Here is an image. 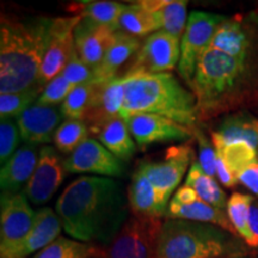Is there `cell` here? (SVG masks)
<instances>
[{
  "label": "cell",
  "instance_id": "cell-1",
  "mask_svg": "<svg viewBox=\"0 0 258 258\" xmlns=\"http://www.w3.org/2000/svg\"><path fill=\"white\" fill-rule=\"evenodd\" d=\"M189 89L201 122L258 105V11L226 17Z\"/></svg>",
  "mask_w": 258,
  "mask_h": 258
},
{
  "label": "cell",
  "instance_id": "cell-2",
  "mask_svg": "<svg viewBox=\"0 0 258 258\" xmlns=\"http://www.w3.org/2000/svg\"><path fill=\"white\" fill-rule=\"evenodd\" d=\"M129 202L117 180L83 176L63 190L55 211L72 239L108 247L129 219Z\"/></svg>",
  "mask_w": 258,
  "mask_h": 258
},
{
  "label": "cell",
  "instance_id": "cell-3",
  "mask_svg": "<svg viewBox=\"0 0 258 258\" xmlns=\"http://www.w3.org/2000/svg\"><path fill=\"white\" fill-rule=\"evenodd\" d=\"M53 18L2 15L0 93L19 92L37 85Z\"/></svg>",
  "mask_w": 258,
  "mask_h": 258
},
{
  "label": "cell",
  "instance_id": "cell-4",
  "mask_svg": "<svg viewBox=\"0 0 258 258\" xmlns=\"http://www.w3.org/2000/svg\"><path fill=\"white\" fill-rule=\"evenodd\" d=\"M124 104L121 117L153 114L195 131L199 122L196 97L172 73L123 76Z\"/></svg>",
  "mask_w": 258,
  "mask_h": 258
},
{
  "label": "cell",
  "instance_id": "cell-5",
  "mask_svg": "<svg viewBox=\"0 0 258 258\" xmlns=\"http://www.w3.org/2000/svg\"><path fill=\"white\" fill-rule=\"evenodd\" d=\"M247 247L240 237L215 225L166 219L154 258H241Z\"/></svg>",
  "mask_w": 258,
  "mask_h": 258
},
{
  "label": "cell",
  "instance_id": "cell-6",
  "mask_svg": "<svg viewBox=\"0 0 258 258\" xmlns=\"http://www.w3.org/2000/svg\"><path fill=\"white\" fill-rule=\"evenodd\" d=\"M225 19V16L211 12H190L180 42V59L178 63V72L188 85L191 84L200 60L211 46L215 32Z\"/></svg>",
  "mask_w": 258,
  "mask_h": 258
},
{
  "label": "cell",
  "instance_id": "cell-7",
  "mask_svg": "<svg viewBox=\"0 0 258 258\" xmlns=\"http://www.w3.org/2000/svg\"><path fill=\"white\" fill-rule=\"evenodd\" d=\"M163 222L132 215L101 258H154Z\"/></svg>",
  "mask_w": 258,
  "mask_h": 258
},
{
  "label": "cell",
  "instance_id": "cell-8",
  "mask_svg": "<svg viewBox=\"0 0 258 258\" xmlns=\"http://www.w3.org/2000/svg\"><path fill=\"white\" fill-rule=\"evenodd\" d=\"M194 152L190 145L171 146L165 151L163 160L143 161L139 170L147 177L156 189L163 207L167 209L169 200L175 189L186 173L190 161L194 159Z\"/></svg>",
  "mask_w": 258,
  "mask_h": 258
},
{
  "label": "cell",
  "instance_id": "cell-9",
  "mask_svg": "<svg viewBox=\"0 0 258 258\" xmlns=\"http://www.w3.org/2000/svg\"><path fill=\"white\" fill-rule=\"evenodd\" d=\"M79 16L53 18L46 54L38 73L37 85L44 86L60 76L76 51L74 29L80 22Z\"/></svg>",
  "mask_w": 258,
  "mask_h": 258
},
{
  "label": "cell",
  "instance_id": "cell-10",
  "mask_svg": "<svg viewBox=\"0 0 258 258\" xmlns=\"http://www.w3.org/2000/svg\"><path fill=\"white\" fill-rule=\"evenodd\" d=\"M36 212L23 191L2 194L0 213V254H6L17 247L30 232Z\"/></svg>",
  "mask_w": 258,
  "mask_h": 258
},
{
  "label": "cell",
  "instance_id": "cell-11",
  "mask_svg": "<svg viewBox=\"0 0 258 258\" xmlns=\"http://www.w3.org/2000/svg\"><path fill=\"white\" fill-rule=\"evenodd\" d=\"M180 42V38L165 31L153 32L145 40L124 77L169 73L179 63Z\"/></svg>",
  "mask_w": 258,
  "mask_h": 258
},
{
  "label": "cell",
  "instance_id": "cell-12",
  "mask_svg": "<svg viewBox=\"0 0 258 258\" xmlns=\"http://www.w3.org/2000/svg\"><path fill=\"white\" fill-rule=\"evenodd\" d=\"M63 161L55 148L41 147L36 169L23 190L31 205H44L57 191L66 176Z\"/></svg>",
  "mask_w": 258,
  "mask_h": 258
},
{
  "label": "cell",
  "instance_id": "cell-13",
  "mask_svg": "<svg viewBox=\"0 0 258 258\" xmlns=\"http://www.w3.org/2000/svg\"><path fill=\"white\" fill-rule=\"evenodd\" d=\"M64 170L69 173H95L105 177L124 175L122 161L96 139H86L64 159Z\"/></svg>",
  "mask_w": 258,
  "mask_h": 258
},
{
  "label": "cell",
  "instance_id": "cell-14",
  "mask_svg": "<svg viewBox=\"0 0 258 258\" xmlns=\"http://www.w3.org/2000/svg\"><path fill=\"white\" fill-rule=\"evenodd\" d=\"M124 96L123 77H116L111 80L98 83L83 120L89 129V133L97 135L106 123L114 118L121 117Z\"/></svg>",
  "mask_w": 258,
  "mask_h": 258
},
{
  "label": "cell",
  "instance_id": "cell-15",
  "mask_svg": "<svg viewBox=\"0 0 258 258\" xmlns=\"http://www.w3.org/2000/svg\"><path fill=\"white\" fill-rule=\"evenodd\" d=\"M125 121L135 143L141 147L157 143L185 141L194 138L192 129L158 115L137 114Z\"/></svg>",
  "mask_w": 258,
  "mask_h": 258
},
{
  "label": "cell",
  "instance_id": "cell-16",
  "mask_svg": "<svg viewBox=\"0 0 258 258\" xmlns=\"http://www.w3.org/2000/svg\"><path fill=\"white\" fill-rule=\"evenodd\" d=\"M116 32L117 31L110 27L82 18L74 29L77 54L89 67L96 70L111 46Z\"/></svg>",
  "mask_w": 258,
  "mask_h": 258
},
{
  "label": "cell",
  "instance_id": "cell-17",
  "mask_svg": "<svg viewBox=\"0 0 258 258\" xmlns=\"http://www.w3.org/2000/svg\"><path fill=\"white\" fill-rule=\"evenodd\" d=\"M62 117L56 106L35 103L19 115L16 121L25 144L40 145L54 141V135L61 125Z\"/></svg>",
  "mask_w": 258,
  "mask_h": 258
},
{
  "label": "cell",
  "instance_id": "cell-18",
  "mask_svg": "<svg viewBox=\"0 0 258 258\" xmlns=\"http://www.w3.org/2000/svg\"><path fill=\"white\" fill-rule=\"evenodd\" d=\"M61 228L62 224L56 212L49 207L37 209L30 232L17 247L4 258H27L32 253L36 254L59 238Z\"/></svg>",
  "mask_w": 258,
  "mask_h": 258
},
{
  "label": "cell",
  "instance_id": "cell-19",
  "mask_svg": "<svg viewBox=\"0 0 258 258\" xmlns=\"http://www.w3.org/2000/svg\"><path fill=\"white\" fill-rule=\"evenodd\" d=\"M40 151L36 145L24 144L16 151L14 156L2 166L0 186L2 194L21 192L22 186L28 184L32 173L36 169Z\"/></svg>",
  "mask_w": 258,
  "mask_h": 258
},
{
  "label": "cell",
  "instance_id": "cell-20",
  "mask_svg": "<svg viewBox=\"0 0 258 258\" xmlns=\"http://www.w3.org/2000/svg\"><path fill=\"white\" fill-rule=\"evenodd\" d=\"M165 218L215 225L232 234L238 235L237 231L228 219L227 212L214 207V206L209 205V203L200 199L196 202L190 203V205H182V203H178L172 199L167 206Z\"/></svg>",
  "mask_w": 258,
  "mask_h": 258
},
{
  "label": "cell",
  "instance_id": "cell-21",
  "mask_svg": "<svg viewBox=\"0 0 258 258\" xmlns=\"http://www.w3.org/2000/svg\"><path fill=\"white\" fill-rule=\"evenodd\" d=\"M152 15L157 31L180 38L186 28V6L184 0H143L138 2Z\"/></svg>",
  "mask_w": 258,
  "mask_h": 258
},
{
  "label": "cell",
  "instance_id": "cell-22",
  "mask_svg": "<svg viewBox=\"0 0 258 258\" xmlns=\"http://www.w3.org/2000/svg\"><path fill=\"white\" fill-rule=\"evenodd\" d=\"M128 202L131 212L137 217L161 219L166 214V209L160 203L152 183L139 169L132 177L128 188Z\"/></svg>",
  "mask_w": 258,
  "mask_h": 258
},
{
  "label": "cell",
  "instance_id": "cell-23",
  "mask_svg": "<svg viewBox=\"0 0 258 258\" xmlns=\"http://www.w3.org/2000/svg\"><path fill=\"white\" fill-rule=\"evenodd\" d=\"M225 145L245 143L258 150V118L249 111H238L227 115L218 131L213 132Z\"/></svg>",
  "mask_w": 258,
  "mask_h": 258
},
{
  "label": "cell",
  "instance_id": "cell-24",
  "mask_svg": "<svg viewBox=\"0 0 258 258\" xmlns=\"http://www.w3.org/2000/svg\"><path fill=\"white\" fill-rule=\"evenodd\" d=\"M140 48L137 37L129 36L123 32H116L111 46L106 50L101 64L95 70L98 82H106L116 78V73L129 57L134 55Z\"/></svg>",
  "mask_w": 258,
  "mask_h": 258
},
{
  "label": "cell",
  "instance_id": "cell-25",
  "mask_svg": "<svg viewBox=\"0 0 258 258\" xmlns=\"http://www.w3.org/2000/svg\"><path fill=\"white\" fill-rule=\"evenodd\" d=\"M96 137L121 161L129 160L137 152V143L132 137L127 121L122 117L114 118L106 123Z\"/></svg>",
  "mask_w": 258,
  "mask_h": 258
},
{
  "label": "cell",
  "instance_id": "cell-26",
  "mask_svg": "<svg viewBox=\"0 0 258 258\" xmlns=\"http://www.w3.org/2000/svg\"><path fill=\"white\" fill-rule=\"evenodd\" d=\"M125 8L124 4L111 0H91V2L71 3L69 10L76 16L88 18L97 24L106 25L117 31V23Z\"/></svg>",
  "mask_w": 258,
  "mask_h": 258
},
{
  "label": "cell",
  "instance_id": "cell-27",
  "mask_svg": "<svg viewBox=\"0 0 258 258\" xmlns=\"http://www.w3.org/2000/svg\"><path fill=\"white\" fill-rule=\"evenodd\" d=\"M184 184L195 190L200 200H202V201L207 202L217 208L224 209V211L227 207L228 200L226 192L221 189L215 178L205 173L198 160L194 159L190 164Z\"/></svg>",
  "mask_w": 258,
  "mask_h": 258
},
{
  "label": "cell",
  "instance_id": "cell-28",
  "mask_svg": "<svg viewBox=\"0 0 258 258\" xmlns=\"http://www.w3.org/2000/svg\"><path fill=\"white\" fill-rule=\"evenodd\" d=\"M211 139L217 154L222 158L226 165L237 178L247 166L258 160V151L250 145L245 143L225 145L213 132L211 133Z\"/></svg>",
  "mask_w": 258,
  "mask_h": 258
},
{
  "label": "cell",
  "instance_id": "cell-29",
  "mask_svg": "<svg viewBox=\"0 0 258 258\" xmlns=\"http://www.w3.org/2000/svg\"><path fill=\"white\" fill-rule=\"evenodd\" d=\"M103 247L59 237L31 258H101Z\"/></svg>",
  "mask_w": 258,
  "mask_h": 258
},
{
  "label": "cell",
  "instance_id": "cell-30",
  "mask_svg": "<svg viewBox=\"0 0 258 258\" xmlns=\"http://www.w3.org/2000/svg\"><path fill=\"white\" fill-rule=\"evenodd\" d=\"M252 199L253 196L249 194L233 192L227 201L226 212L238 235L245 241V244L249 247H257L249 227V213Z\"/></svg>",
  "mask_w": 258,
  "mask_h": 258
},
{
  "label": "cell",
  "instance_id": "cell-31",
  "mask_svg": "<svg viewBox=\"0 0 258 258\" xmlns=\"http://www.w3.org/2000/svg\"><path fill=\"white\" fill-rule=\"evenodd\" d=\"M117 31L133 37H140L157 31L153 17L139 3L125 5L120 21L117 23Z\"/></svg>",
  "mask_w": 258,
  "mask_h": 258
},
{
  "label": "cell",
  "instance_id": "cell-32",
  "mask_svg": "<svg viewBox=\"0 0 258 258\" xmlns=\"http://www.w3.org/2000/svg\"><path fill=\"white\" fill-rule=\"evenodd\" d=\"M99 82L86 83L77 85L64 102L60 106V111L66 120H84V116L88 110L93 95H95L97 85Z\"/></svg>",
  "mask_w": 258,
  "mask_h": 258
},
{
  "label": "cell",
  "instance_id": "cell-33",
  "mask_svg": "<svg viewBox=\"0 0 258 258\" xmlns=\"http://www.w3.org/2000/svg\"><path fill=\"white\" fill-rule=\"evenodd\" d=\"M44 88L35 85L34 88L19 92L0 93V116L3 118H17L28 108L34 105Z\"/></svg>",
  "mask_w": 258,
  "mask_h": 258
},
{
  "label": "cell",
  "instance_id": "cell-34",
  "mask_svg": "<svg viewBox=\"0 0 258 258\" xmlns=\"http://www.w3.org/2000/svg\"><path fill=\"white\" fill-rule=\"evenodd\" d=\"M89 139V129L80 120H66L57 128L54 135L55 147L62 153H73Z\"/></svg>",
  "mask_w": 258,
  "mask_h": 258
},
{
  "label": "cell",
  "instance_id": "cell-35",
  "mask_svg": "<svg viewBox=\"0 0 258 258\" xmlns=\"http://www.w3.org/2000/svg\"><path fill=\"white\" fill-rule=\"evenodd\" d=\"M21 138L17 121L14 118H3L0 121V161L3 165L18 150Z\"/></svg>",
  "mask_w": 258,
  "mask_h": 258
},
{
  "label": "cell",
  "instance_id": "cell-36",
  "mask_svg": "<svg viewBox=\"0 0 258 258\" xmlns=\"http://www.w3.org/2000/svg\"><path fill=\"white\" fill-rule=\"evenodd\" d=\"M74 88H76V85H73L72 83H70L60 74L44 86L43 92L38 97L36 103L41 105L50 106H55L60 103L62 104Z\"/></svg>",
  "mask_w": 258,
  "mask_h": 258
},
{
  "label": "cell",
  "instance_id": "cell-37",
  "mask_svg": "<svg viewBox=\"0 0 258 258\" xmlns=\"http://www.w3.org/2000/svg\"><path fill=\"white\" fill-rule=\"evenodd\" d=\"M61 76L76 86L86 83L98 82V80H97L95 70L89 67L88 64L80 59L78 54H77V50L74 51L73 55L71 56L69 63L66 64L62 73H61Z\"/></svg>",
  "mask_w": 258,
  "mask_h": 258
},
{
  "label": "cell",
  "instance_id": "cell-38",
  "mask_svg": "<svg viewBox=\"0 0 258 258\" xmlns=\"http://www.w3.org/2000/svg\"><path fill=\"white\" fill-rule=\"evenodd\" d=\"M194 138L198 141L199 148V164L201 169L208 176L215 178V165H217V151H215L213 143L206 137L205 133L200 128L194 131Z\"/></svg>",
  "mask_w": 258,
  "mask_h": 258
},
{
  "label": "cell",
  "instance_id": "cell-39",
  "mask_svg": "<svg viewBox=\"0 0 258 258\" xmlns=\"http://www.w3.org/2000/svg\"><path fill=\"white\" fill-rule=\"evenodd\" d=\"M238 180L245 188L258 196V160L247 166L238 177Z\"/></svg>",
  "mask_w": 258,
  "mask_h": 258
},
{
  "label": "cell",
  "instance_id": "cell-40",
  "mask_svg": "<svg viewBox=\"0 0 258 258\" xmlns=\"http://www.w3.org/2000/svg\"><path fill=\"white\" fill-rule=\"evenodd\" d=\"M218 156V154H217ZM215 176L219 179V182L222 185L227 186V188H233L234 185H237L239 183L237 177L231 172V170L228 169V166L226 165L225 161L222 160L220 156L217 157V165H215Z\"/></svg>",
  "mask_w": 258,
  "mask_h": 258
},
{
  "label": "cell",
  "instance_id": "cell-41",
  "mask_svg": "<svg viewBox=\"0 0 258 258\" xmlns=\"http://www.w3.org/2000/svg\"><path fill=\"white\" fill-rule=\"evenodd\" d=\"M199 199V195L195 190L185 184L177 189V192L173 196V200L178 203H182V205H190V203L198 201Z\"/></svg>",
  "mask_w": 258,
  "mask_h": 258
},
{
  "label": "cell",
  "instance_id": "cell-42",
  "mask_svg": "<svg viewBox=\"0 0 258 258\" xmlns=\"http://www.w3.org/2000/svg\"><path fill=\"white\" fill-rule=\"evenodd\" d=\"M249 227L252 234L254 241L258 247V200L256 198L252 199L250 205L249 213Z\"/></svg>",
  "mask_w": 258,
  "mask_h": 258
}]
</instances>
